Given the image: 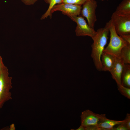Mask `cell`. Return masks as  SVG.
<instances>
[{
    "instance_id": "cell-9",
    "label": "cell",
    "mask_w": 130,
    "mask_h": 130,
    "mask_svg": "<svg viewBox=\"0 0 130 130\" xmlns=\"http://www.w3.org/2000/svg\"><path fill=\"white\" fill-rule=\"evenodd\" d=\"M124 64L121 58H116L115 63L110 72L112 78L116 81L117 85L121 84V77Z\"/></svg>"
},
{
    "instance_id": "cell-15",
    "label": "cell",
    "mask_w": 130,
    "mask_h": 130,
    "mask_svg": "<svg viewBox=\"0 0 130 130\" xmlns=\"http://www.w3.org/2000/svg\"><path fill=\"white\" fill-rule=\"evenodd\" d=\"M120 58L124 64H130V44H127L122 49Z\"/></svg>"
},
{
    "instance_id": "cell-16",
    "label": "cell",
    "mask_w": 130,
    "mask_h": 130,
    "mask_svg": "<svg viewBox=\"0 0 130 130\" xmlns=\"http://www.w3.org/2000/svg\"><path fill=\"white\" fill-rule=\"evenodd\" d=\"M119 92L123 96L128 99H130V88L124 86L121 84L117 85Z\"/></svg>"
},
{
    "instance_id": "cell-22",
    "label": "cell",
    "mask_w": 130,
    "mask_h": 130,
    "mask_svg": "<svg viewBox=\"0 0 130 130\" xmlns=\"http://www.w3.org/2000/svg\"><path fill=\"white\" fill-rule=\"evenodd\" d=\"M85 130H101L97 126H91L85 127Z\"/></svg>"
},
{
    "instance_id": "cell-6",
    "label": "cell",
    "mask_w": 130,
    "mask_h": 130,
    "mask_svg": "<svg viewBox=\"0 0 130 130\" xmlns=\"http://www.w3.org/2000/svg\"><path fill=\"white\" fill-rule=\"evenodd\" d=\"M83 5L80 13L83 17L86 19L89 26L94 29L95 23L97 21L96 14L97 2L95 0H88Z\"/></svg>"
},
{
    "instance_id": "cell-7",
    "label": "cell",
    "mask_w": 130,
    "mask_h": 130,
    "mask_svg": "<svg viewBox=\"0 0 130 130\" xmlns=\"http://www.w3.org/2000/svg\"><path fill=\"white\" fill-rule=\"evenodd\" d=\"M82 8L80 5L62 3L55 5L52 9L51 13L52 14L55 12L60 11L70 17L79 15Z\"/></svg>"
},
{
    "instance_id": "cell-1",
    "label": "cell",
    "mask_w": 130,
    "mask_h": 130,
    "mask_svg": "<svg viewBox=\"0 0 130 130\" xmlns=\"http://www.w3.org/2000/svg\"><path fill=\"white\" fill-rule=\"evenodd\" d=\"M95 36L92 39L91 56L96 69L102 71L101 57L106 45L109 33V24L107 22L104 27L98 29Z\"/></svg>"
},
{
    "instance_id": "cell-20",
    "label": "cell",
    "mask_w": 130,
    "mask_h": 130,
    "mask_svg": "<svg viewBox=\"0 0 130 130\" xmlns=\"http://www.w3.org/2000/svg\"><path fill=\"white\" fill-rule=\"evenodd\" d=\"M125 123L128 128V130H130V114H127L125 118Z\"/></svg>"
},
{
    "instance_id": "cell-21",
    "label": "cell",
    "mask_w": 130,
    "mask_h": 130,
    "mask_svg": "<svg viewBox=\"0 0 130 130\" xmlns=\"http://www.w3.org/2000/svg\"><path fill=\"white\" fill-rule=\"evenodd\" d=\"M38 0H21L26 5H32Z\"/></svg>"
},
{
    "instance_id": "cell-23",
    "label": "cell",
    "mask_w": 130,
    "mask_h": 130,
    "mask_svg": "<svg viewBox=\"0 0 130 130\" xmlns=\"http://www.w3.org/2000/svg\"><path fill=\"white\" fill-rule=\"evenodd\" d=\"M5 66L4 65L1 56H0V70L1 71L3 68Z\"/></svg>"
},
{
    "instance_id": "cell-25",
    "label": "cell",
    "mask_w": 130,
    "mask_h": 130,
    "mask_svg": "<svg viewBox=\"0 0 130 130\" xmlns=\"http://www.w3.org/2000/svg\"><path fill=\"white\" fill-rule=\"evenodd\" d=\"M15 130V127L14 124H12L11 125L10 127V130Z\"/></svg>"
},
{
    "instance_id": "cell-14",
    "label": "cell",
    "mask_w": 130,
    "mask_h": 130,
    "mask_svg": "<svg viewBox=\"0 0 130 130\" xmlns=\"http://www.w3.org/2000/svg\"><path fill=\"white\" fill-rule=\"evenodd\" d=\"M47 3L49 4L48 9L46 12L42 16L41 19H45L48 16L52 17L51 11L53 7L56 5L62 3L63 0H44Z\"/></svg>"
},
{
    "instance_id": "cell-11",
    "label": "cell",
    "mask_w": 130,
    "mask_h": 130,
    "mask_svg": "<svg viewBox=\"0 0 130 130\" xmlns=\"http://www.w3.org/2000/svg\"><path fill=\"white\" fill-rule=\"evenodd\" d=\"M125 119L122 121L111 120L106 117L101 119L99 122L97 126L101 130H112L114 127L125 121Z\"/></svg>"
},
{
    "instance_id": "cell-8",
    "label": "cell",
    "mask_w": 130,
    "mask_h": 130,
    "mask_svg": "<svg viewBox=\"0 0 130 130\" xmlns=\"http://www.w3.org/2000/svg\"><path fill=\"white\" fill-rule=\"evenodd\" d=\"M81 125L85 127L91 126H97L100 121L106 117L105 114L95 113L87 110L81 113L80 116Z\"/></svg>"
},
{
    "instance_id": "cell-3",
    "label": "cell",
    "mask_w": 130,
    "mask_h": 130,
    "mask_svg": "<svg viewBox=\"0 0 130 130\" xmlns=\"http://www.w3.org/2000/svg\"><path fill=\"white\" fill-rule=\"evenodd\" d=\"M8 69L5 66L0 71V108L6 102L12 99L10 91L12 88V77L9 75Z\"/></svg>"
},
{
    "instance_id": "cell-19",
    "label": "cell",
    "mask_w": 130,
    "mask_h": 130,
    "mask_svg": "<svg viewBox=\"0 0 130 130\" xmlns=\"http://www.w3.org/2000/svg\"><path fill=\"white\" fill-rule=\"evenodd\" d=\"M119 36L128 44H130V34H122Z\"/></svg>"
},
{
    "instance_id": "cell-13",
    "label": "cell",
    "mask_w": 130,
    "mask_h": 130,
    "mask_svg": "<svg viewBox=\"0 0 130 130\" xmlns=\"http://www.w3.org/2000/svg\"><path fill=\"white\" fill-rule=\"evenodd\" d=\"M115 11L124 14H130V0H123L117 7Z\"/></svg>"
},
{
    "instance_id": "cell-26",
    "label": "cell",
    "mask_w": 130,
    "mask_h": 130,
    "mask_svg": "<svg viewBox=\"0 0 130 130\" xmlns=\"http://www.w3.org/2000/svg\"><path fill=\"white\" fill-rule=\"evenodd\" d=\"M101 0V1H104V0Z\"/></svg>"
},
{
    "instance_id": "cell-24",
    "label": "cell",
    "mask_w": 130,
    "mask_h": 130,
    "mask_svg": "<svg viewBox=\"0 0 130 130\" xmlns=\"http://www.w3.org/2000/svg\"><path fill=\"white\" fill-rule=\"evenodd\" d=\"M85 127L81 125L79 127L76 129L75 130H85Z\"/></svg>"
},
{
    "instance_id": "cell-10",
    "label": "cell",
    "mask_w": 130,
    "mask_h": 130,
    "mask_svg": "<svg viewBox=\"0 0 130 130\" xmlns=\"http://www.w3.org/2000/svg\"><path fill=\"white\" fill-rule=\"evenodd\" d=\"M116 58L103 52L101 57L102 71L110 72L115 61Z\"/></svg>"
},
{
    "instance_id": "cell-18",
    "label": "cell",
    "mask_w": 130,
    "mask_h": 130,
    "mask_svg": "<svg viewBox=\"0 0 130 130\" xmlns=\"http://www.w3.org/2000/svg\"><path fill=\"white\" fill-rule=\"evenodd\" d=\"M125 122L118 125L116 127H114L112 130H128L125 123Z\"/></svg>"
},
{
    "instance_id": "cell-2",
    "label": "cell",
    "mask_w": 130,
    "mask_h": 130,
    "mask_svg": "<svg viewBox=\"0 0 130 130\" xmlns=\"http://www.w3.org/2000/svg\"><path fill=\"white\" fill-rule=\"evenodd\" d=\"M110 39L103 52L110 54L116 58H120L121 50L128 44L117 33L110 20L108 22Z\"/></svg>"
},
{
    "instance_id": "cell-4",
    "label": "cell",
    "mask_w": 130,
    "mask_h": 130,
    "mask_svg": "<svg viewBox=\"0 0 130 130\" xmlns=\"http://www.w3.org/2000/svg\"><path fill=\"white\" fill-rule=\"evenodd\" d=\"M110 20L118 35L130 34V14L115 11L112 14Z\"/></svg>"
},
{
    "instance_id": "cell-17",
    "label": "cell",
    "mask_w": 130,
    "mask_h": 130,
    "mask_svg": "<svg viewBox=\"0 0 130 130\" xmlns=\"http://www.w3.org/2000/svg\"><path fill=\"white\" fill-rule=\"evenodd\" d=\"M88 0H63L62 3L81 6Z\"/></svg>"
},
{
    "instance_id": "cell-12",
    "label": "cell",
    "mask_w": 130,
    "mask_h": 130,
    "mask_svg": "<svg viewBox=\"0 0 130 130\" xmlns=\"http://www.w3.org/2000/svg\"><path fill=\"white\" fill-rule=\"evenodd\" d=\"M121 84L123 86L130 88V65L125 64L121 77Z\"/></svg>"
},
{
    "instance_id": "cell-5",
    "label": "cell",
    "mask_w": 130,
    "mask_h": 130,
    "mask_svg": "<svg viewBox=\"0 0 130 130\" xmlns=\"http://www.w3.org/2000/svg\"><path fill=\"white\" fill-rule=\"evenodd\" d=\"M70 18L77 24L75 30L77 36H88L92 39L96 35L97 32L89 26L82 16H74Z\"/></svg>"
},
{
    "instance_id": "cell-27",
    "label": "cell",
    "mask_w": 130,
    "mask_h": 130,
    "mask_svg": "<svg viewBox=\"0 0 130 130\" xmlns=\"http://www.w3.org/2000/svg\"></svg>"
},
{
    "instance_id": "cell-28",
    "label": "cell",
    "mask_w": 130,
    "mask_h": 130,
    "mask_svg": "<svg viewBox=\"0 0 130 130\" xmlns=\"http://www.w3.org/2000/svg\"></svg>"
}]
</instances>
